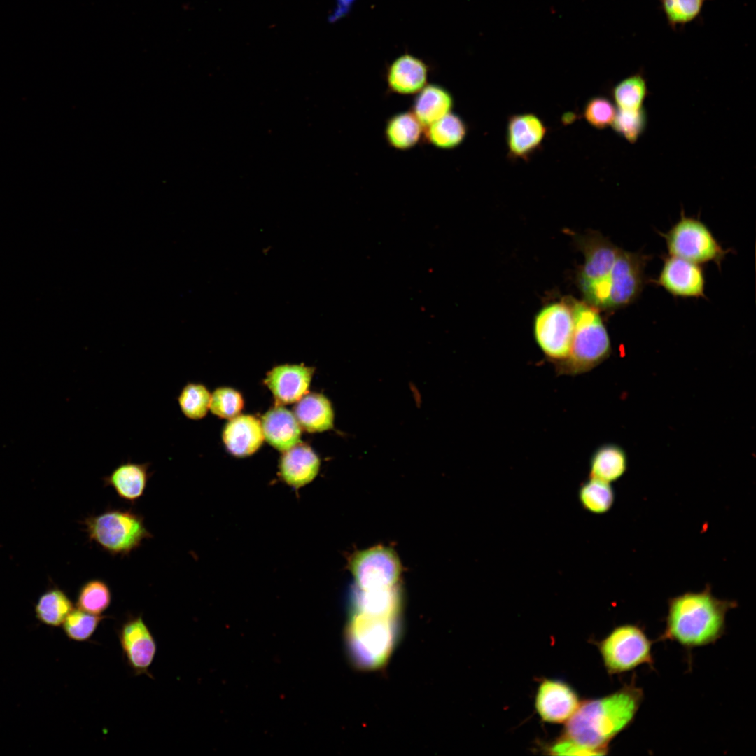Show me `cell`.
<instances>
[{
  "instance_id": "6da1fadb",
  "label": "cell",
  "mask_w": 756,
  "mask_h": 756,
  "mask_svg": "<svg viewBox=\"0 0 756 756\" xmlns=\"http://www.w3.org/2000/svg\"><path fill=\"white\" fill-rule=\"evenodd\" d=\"M644 692L634 676L618 690L580 704L566 722L563 737L596 752L607 754L610 742L634 721Z\"/></svg>"
},
{
  "instance_id": "7a4b0ae2",
  "label": "cell",
  "mask_w": 756,
  "mask_h": 756,
  "mask_svg": "<svg viewBox=\"0 0 756 756\" xmlns=\"http://www.w3.org/2000/svg\"><path fill=\"white\" fill-rule=\"evenodd\" d=\"M736 601L715 596L706 584L700 592H687L668 600L666 626L657 641L677 643L687 650L715 644L726 630L727 612Z\"/></svg>"
},
{
  "instance_id": "3957f363",
  "label": "cell",
  "mask_w": 756,
  "mask_h": 756,
  "mask_svg": "<svg viewBox=\"0 0 756 756\" xmlns=\"http://www.w3.org/2000/svg\"><path fill=\"white\" fill-rule=\"evenodd\" d=\"M349 629L353 655L367 662H381L389 656L396 639L400 598L393 587L357 588Z\"/></svg>"
},
{
  "instance_id": "277c9868",
  "label": "cell",
  "mask_w": 756,
  "mask_h": 756,
  "mask_svg": "<svg viewBox=\"0 0 756 756\" xmlns=\"http://www.w3.org/2000/svg\"><path fill=\"white\" fill-rule=\"evenodd\" d=\"M573 332L568 356L555 363L560 374L587 372L608 358L612 351L607 329L598 309L592 305L574 302L571 305Z\"/></svg>"
},
{
  "instance_id": "5b68a950",
  "label": "cell",
  "mask_w": 756,
  "mask_h": 756,
  "mask_svg": "<svg viewBox=\"0 0 756 756\" xmlns=\"http://www.w3.org/2000/svg\"><path fill=\"white\" fill-rule=\"evenodd\" d=\"M91 541L112 555H127L152 535L141 516L129 510H108L85 520Z\"/></svg>"
},
{
  "instance_id": "8992f818",
  "label": "cell",
  "mask_w": 756,
  "mask_h": 756,
  "mask_svg": "<svg viewBox=\"0 0 756 756\" xmlns=\"http://www.w3.org/2000/svg\"><path fill=\"white\" fill-rule=\"evenodd\" d=\"M653 643L643 626L627 623L615 626L598 647L608 673L620 675L643 665L653 668Z\"/></svg>"
},
{
  "instance_id": "52a82bcc",
  "label": "cell",
  "mask_w": 756,
  "mask_h": 756,
  "mask_svg": "<svg viewBox=\"0 0 756 756\" xmlns=\"http://www.w3.org/2000/svg\"><path fill=\"white\" fill-rule=\"evenodd\" d=\"M585 261L580 275V284L588 304L606 310L610 281L622 248L600 234H593L583 241Z\"/></svg>"
},
{
  "instance_id": "ba28073f",
  "label": "cell",
  "mask_w": 756,
  "mask_h": 756,
  "mask_svg": "<svg viewBox=\"0 0 756 756\" xmlns=\"http://www.w3.org/2000/svg\"><path fill=\"white\" fill-rule=\"evenodd\" d=\"M666 241L670 255L701 264L720 265L729 250H724L708 227L700 220L681 213L680 220L666 232H659Z\"/></svg>"
},
{
  "instance_id": "9c48e42d",
  "label": "cell",
  "mask_w": 756,
  "mask_h": 756,
  "mask_svg": "<svg viewBox=\"0 0 756 756\" xmlns=\"http://www.w3.org/2000/svg\"><path fill=\"white\" fill-rule=\"evenodd\" d=\"M534 337L544 354L553 363L568 356L573 332L571 304H551L542 309L534 321Z\"/></svg>"
},
{
  "instance_id": "30bf717a",
  "label": "cell",
  "mask_w": 756,
  "mask_h": 756,
  "mask_svg": "<svg viewBox=\"0 0 756 756\" xmlns=\"http://www.w3.org/2000/svg\"><path fill=\"white\" fill-rule=\"evenodd\" d=\"M351 568L362 589L393 587L400 573V564L392 550L377 547L359 552L353 557Z\"/></svg>"
},
{
  "instance_id": "8fae6325",
  "label": "cell",
  "mask_w": 756,
  "mask_h": 756,
  "mask_svg": "<svg viewBox=\"0 0 756 756\" xmlns=\"http://www.w3.org/2000/svg\"><path fill=\"white\" fill-rule=\"evenodd\" d=\"M118 636L124 657L135 675L153 678L148 669L155 657L157 645L143 617L128 618L119 628Z\"/></svg>"
},
{
  "instance_id": "7c38bea8",
  "label": "cell",
  "mask_w": 756,
  "mask_h": 756,
  "mask_svg": "<svg viewBox=\"0 0 756 756\" xmlns=\"http://www.w3.org/2000/svg\"><path fill=\"white\" fill-rule=\"evenodd\" d=\"M651 281L675 297L705 298V276L699 264L669 255L659 276Z\"/></svg>"
},
{
  "instance_id": "4fadbf2b",
  "label": "cell",
  "mask_w": 756,
  "mask_h": 756,
  "mask_svg": "<svg viewBox=\"0 0 756 756\" xmlns=\"http://www.w3.org/2000/svg\"><path fill=\"white\" fill-rule=\"evenodd\" d=\"M578 696L568 684L544 680L539 685L535 706L540 718L550 723L567 722L580 705Z\"/></svg>"
},
{
  "instance_id": "5bb4252c",
  "label": "cell",
  "mask_w": 756,
  "mask_h": 756,
  "mask_svg": "<svg viewBox=\"0 0 756 756\" xmlns=\"http://www.w3.org/2000/svg\"><path fill=\"white\" fill-rule=\"evenodd\" d=\"M546 132L544 123L536 115H513L507 126V144L510 155L526 159L540 146Z\"/></svg>"
},
{
  "instance_id": "9a60e30c",
  "label": "cell",
  "mask_w": 756,
  "mask_h": 756,
  "mask_svg": "<svg viewBox=\"0 0 756 756\" xmlns=\"http://www.w3.org/2000/svg\"><path fill=\"white\" fill-rule=\"evenodd\" d=\"M313 369L302 365H281L272 369L265 380L279 402L293 403L307 392Z\"/></svg>"
},
{
  "instance_id": "2e32d148",
  "label": "cell",
  "mask_w": 756,
  "mask_h": 756,
  "mask_svg": "<svg viewBox=\"0 0 756 756\" xmlns=\"http://www.w3.org/2000/svg\"><path fill=\"white\" fill-rule=\"evenodd\" d=\"M428 69L419 57L404 54L397 57L387 70L388 87L401 94L418 93L426 85Z\"/></svg>"
},
{
  "instance_id": "e0dca14e",
  "label": "cell",
  "mask_w": 756,
  "mask_h": 756,
  "mask_svg": "<svg viewBox=\"0 0 756 756\" xmlns=\"http://www.w3.org/2000/svg\"><path fill=\"white\" fill-rule=\"evenodd\" d=\"M149 467L150 463L127 461L117 466L110 475L103 478V481L105 486H111L120 498L134 502L144 495L152 475Z\"/></svg>"
},
{
  "instance_id": "ac0fdd59",
  "label": "cell",
  "mask_w": 756,
  "mask_h": 756,
  "mask_svg": "<svg viewBox=\"0 0 756 756\" xmlns=\"http://www.w3.org/2000/svg\"><path fill=\"white\" fill-rule=\"evenodd\" d=\"M223 441L230 453L246 456L254 453L262 444L264 435L260 422L253 416L234 417L225 426Z\"/></svg>"
},
{
  "instance_id": "d6986e66",
  "label": "cell",
  "mask_w": 756,
  "mask_h": 756,
  "mask_svg": "<svg viewBox=\"0 0 756 756\" xmlns=\"http://www.w3.org/2000/svg\"><path fill=\"white\" fill-rule=\"evenodd\" d=\"M266 440L276 449L285 451L299 443L301 430L295 416L284 407L276 406L262 419Z\"/></svg>"
},
{
  "instance_id": "ffe728a7",
  "label": "cell",
  "mask_w": 756,
  "mask_h": 756,
  "mask_svg": "<svg viewBox=\"0 0 756 756\" xmlns=\"http://www.w3.org/2000/svg\"><path fill=\"white\" fill-rule=\"evenodd\" d=\"M319 459L309 447L297 444L285 451L280 463L284 480L293 487H300L314 479L319 469Z\"/></svg>"
},
{
  "instance_id": "44dd1931",
  "label": "cell",
  "mask_w": 756,
  "mask_h": 756,
  "mask_svg": "<svg viewBox=\"0 0 756 756\" xmlns=\"http://www.w3.org/2000/svg\"><path fill=\"white\" fill-rule=\"evenodd\" d=\"M627 468L624 449L615 444H605L597 448L590 458L589 477L611 483L621 478Z\"/></svg>"
},
{
  "instance_id": "7402d4cb",
  "label": "cell",
  "mask_w": 756,
  "mask_h": 756,
  "mask_svg": "<svg viewBox=\"0 0 756 756\" xmlns=\"http://www.w3.org/2000/svg\"><path fill=\"white\" fill-rule=\"evenodd\" d=\"M300 426L308 432H321L333 426V411L323 395L311 393L298 400L294 409Z\"/></svg>"
},
{
  "instance_id": "603a6c76",
  "label": "cell",
  "mask_w": 756,
  "mask_h": 756,
  "mask_svg": "<svg viewBox=\"0 0 756 756\" xmlns=\"http://www.w3.org/2000/svg\"><path fill=\"white\" fill-rule=\"evenodd\" d=\"M452 106L453 98L446 89L428 85L418 92L413 113L423 127H428L450 113Z\"/></svg>"
},
{
  "instance_id": "cb8c5ba5",
  "label": "cell",
  "mask_w": 756,
  "mask_h": 756,
  "mask_svg": "<svg viewBox=\"0 0 756 756\" xmlns=\"http://www.w3.org/2000/svg\"><path fill=\"white\" fill-rule=\"evenodd\" d=\"M422 128L413 113H400L388 120L386 127V139L396 148L408 149L419 141Z\"/></svg>"
},
{
  "instance_id": "d4e9b609",
  "label": "cell",
  "mask_w": 756,
  "mask_h": 756,
  "mask_svg": "<svg viewBox=\"0 0 756 756\" xmlns=\"http://www.w3.org/2000/svg\"><path fill=\"white\" fill-rule=\"evenodd\" d=\"M427 137L430 142L440 148H452L465 139L467 127L457 115L449 113L429 125Z\"/></svg>"
},
{
  "instance_id": "484cf974",
  "label": "cell",
  "mask_w": 756,
  "mask_h": 756,
  "mask_svg": "<svg viewBox=\"0 0 756 756\" xmlns=\"http://www.w3.org/2000/svg\"><path fill=\"white\" fill-rule=\"evenodd\" d=\"M73 610V603L66 594L60 589H53L40 597L36 606V615L41 622L55 627L62 624Z\"/></svg>"
},
{
  "instance_id": "4316f807",
  "label": "cell",
  "mask_w": 756,
  "mask_h": 756,
  "mask_svg": "<svg viewBox=\"0 0 756 756\" xmlns=\"http://www.w3.org/2000/svg\"><path fill=\"white\" fill-rule=\"evenodd\" d=\"M578 497L585 510L601 514L608 512L612 508L615 496L610 483L590 478L580 486Z\"/></svg>"
},
{
  "instance_id": "83f0119b",
  "label": "cell",
  "mask_w": 756,
  "mask_h": 756,
  "mask_svg": "<svg viewBox=\"0 0 756 756\" xmlns=\"http://www.w3.org/2000/svg\"><path fill=\"white\" fill-rule=\"evenodd\" d=\"M648 94L647 83L640 73L632 74L619 82L612 89V96L618 108L637 110L642 108Z\"/></svg>"
},
{
  "instance_id": "f1b7e54d",
  "label": "cell",
  "mask_w": 756,
  "mask_h": 756,
  "mask_svg": "<svg viewBox=\"0 0 756 756\" xmlns=\"http://www.w3.org/2000/svg\"><path fill=\"white\" fill-rule=\"evenodd\" d=\"M176 400L183 414L188 419L199 420L204 417L209 408L211 395L206 386L198 383H187Z\"/></svg>"
},
{
  "instance_id": "f546056e",
  "label": "cell",
  "mask_w": 756,
  "mask_h": 756,
  "mask_svg": "<svg viewBox=\"0 0 756 756\" xmlns=\"http://www.w3.org/2000/svg\"><path fill=\"white\" fill-rule=\"evenodd\" d=\"M111 602V592L108 584L102 580L93 579L85 582L80 589L77 597L79 609L101 615Z\"/></svg>"
},
{
  "instance_id": "4dcf8cb0",
  "label": "cell",
  "mask_w": 756,
  "mask_h": 756,
  "mask_svg": "<svg viewBox=\"0 0 756 756\" xmlns=\"http://www.w3.org/2000/svg\"><path fill=\"white\" fill-rule=\"evenodd\" d=\"M706 1L661 0V7L668 24L676 30L699 18Z\"/></svg>"
},
{
  "instance_id": "1f68e13d",
  "label": "cell",
  "mask_w": 756,
  "mask_h": 756,
  "mask_svg": "<svg viewBox=\"0 0 756 756\" xmlns=\"http://www.w3.org/2000/svg\"><path fill=\"white\" fill-rule=\"evenodd\" d=\"M105 618V616L93 615L79 608L73 610L62 624L63 630L70 640L87 641L91 638Z\"/></svg>"
},
{
  "instance_id": "d6a6232c",
  "label": "cell",
  "mask_w": 756,
  "mask_h": 756,
  "mask_svg": "<svg viewBox=\"0 0 756 756\" xmlns=\"http://www.w3.org/2000/svg\"><path fill=\"white\" fill-rule=\"evenodd\" d=\"M647 123V112L643 106L637 110L618 108L611 125L616 133L634 144L644 132Z\"/></svg>"
},
{
  "instance_id": "836d02e7",
  "label": "cell",
  "mask_w": 756,
  "mask_h": 756,
  "mask_svg": "<svg viewBox=\"0 0 756 756\" xmlns=\"http://www.w3.org/2000/svg\"><path fill=\"white\" fill-rule=\"evenodd\" d=\"M617 110L614 104L607 97H594L584 105L583 114L587 122L593 127L603 130L612 125Z\"/></svg>"
},
{
  "instance_id": "e575fe53",
  "label": "cell",
  "mask_w": 756,
  "mask_h": 756,
  "mask_svg": "<svg viewBox=\"0 0 756 756\" xmlns=\"http://www.w3.org/2000/svg\"><path fill=\"white\" fill-rule=\"evenodd\" d=\"M243 407V400L236 391L229 388H217L211 396L209 409L221 418H234Z\"/></svg>"
},
{
  "instance_id": "d590c367",
  "label": "cell",
  "mask_w": 756,
  "mask_h": 756,
  "mask_svg": "<svg viewBox=\"0 0 756 756\" xmlns=\"http://www.w3.org/2000/svg\"><path fill=\"white\" fill-rule=\"evenodd\" d=\"M549 750L555 755H597L594 750L563 736L551 746Z\"/></svg>"
}]
</instances>
